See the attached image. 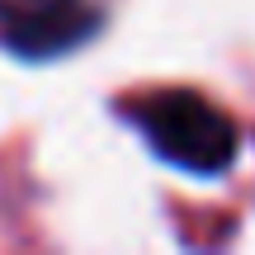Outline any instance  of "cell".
<instances>
[{
	"mask_svg": "<svg viewBox=\"0 0 255 255\" xmlns=\"http://www.w3.org/2000/svg\"><path fill=\"white\" fill-rule=\"evenodd\" d=\"M109 24L100 0H0V52L24 66H52L95 43Z\"/></svg>",
	"mask_w": 255,
	"mask_h": 255,
	"instance_id": "cell-2",
	"label": "cell"
},
{
	"mask_svg": "<svg viewBox=\"0 0 255 255\" xmlns=\"http://www.w3.org/2000/svg\"><path fill=\"white\" fill-rule=\"evenodd\" d=\"M114 114L146 142L156 161L194 175V180H222L241 156L237 119L199 90L165 85V90L123 95V100H114Z\"/></svg>",
	"mask_w": 255,
	"mask_h": 255,
	"instance_id": "cell-1",
	"label": "cell"
}]
</instances>
